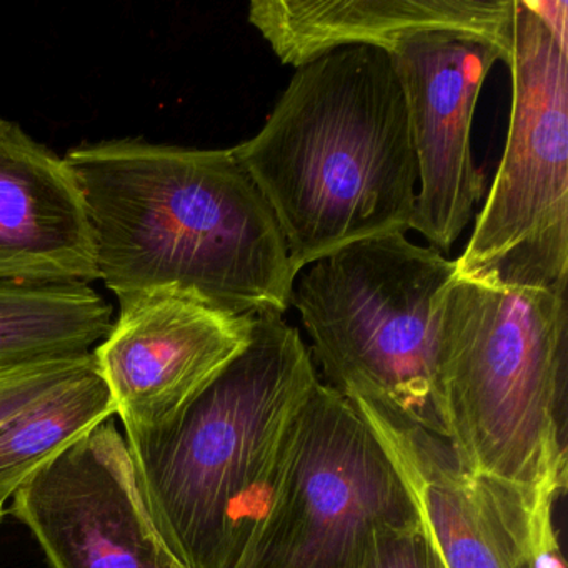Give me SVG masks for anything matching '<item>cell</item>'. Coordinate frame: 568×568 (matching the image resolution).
Segmentation results:
<instances>
[{"instance_id":"7c38bea8","label":"cell","mask_w":568,"mask_h":568,"mask_svg":"<svg viewBox=\"0 0 568 568\" xmlns=\"http://www.w3.org/2000/svg\"><path fill=\"white\" fill-rule=\"evenodd\" d=\"M248 21L297 69L337 49L390 54L422 34L478 39L510 55L514 0H254Z\"/></svg>"},{"instance_id":"2e32d148","label":"cell","mask_w":568,"mask_h":568,"mask_svg":"<svg viewBox=\"0 0 568 568\" xmlns=\"http://www.w3.org/2000/svg\"><path fill=\"white\" fill-rule=\"evenodd\" d=\"M92 352L0 365V424L94 364Z\"/></svg>"},{"instance_id":"ac0fdd59","label":"cell","mask_w":568,"mask_h":568,"mask_svg":"<svg viewBox=\"0 0 568 568\" xmlns=\"http://www.w3.org/2000/svg\"><path fill=\"white\" fill-rule=\"evenodd\" d=\"M9 498H11V495L6 494V491H0V520L4 517L6 501H8Z\"/></svg>"},{"instance_id":"277c9868","label":"cell","mask_w":568,"mask_h":568,"mask_svg":"<svg viewBox=\"0 0 568 568\" xmlns=\"http://www.w3.org/2000/svg\"><path fill=\"white\" fill-rule=\"evenodd\" d=\"M568 292L454 277L438 305L444 437L468 470L558 498L567 485Z\"/></svg>"},{"instance_id":"5b68a950","label":"cell","mask_w":568,"mask_h":568,"mask_svg":"<svg viewBox=\"0 0 568 568\" xmlns=\"http://www.w3.org/2000/svg\"><path fill=\"white\" fill-rule=\"evenodd\" d=\"M455 261L404 232L345 245L295 278L297 308L328 387L444 435L438 305Z\"/></svg>"},{"instance_id":"30bf717a","label":"cell","mask_w":568,"mask_h":568,"mask_svg":"<svg viewBox=\"0 0 568 568\" xmlns=\"http://www.w3.org/2000/svg\"><path fill=\"white\" fill-rule=\"evenodd\" d=\"M410 119L418 182L412 231L447 254L474 219L485 178L471 155L481 85L510 55L478 39L422 34L390 52Z\"/></svg>"},{"instance_id":"9a60e30c","label":"cell","mask_w":568,"mask_h":568,"mask_svg":"<svg viewBox=\"0 0 568 568\" xmlns=\"http://www.w3.org/2000/svg\"><path fill=\"white\" fill-rule=\"evenodd\" d=\"M115 415L98 364L0 424V491L14 495L39 467Z\"/></svg>"},{"instance_id":"8fae6325","label":"cell","mask_w":568,"mask_h":568,"mask_svg":"<svg viewBox=\"0 0 568 568\" xmlns=\"http://www.w3.org/2000/svg\"><path fill=\"white\" fill-rule=\"evenodd\" d=\"M119 304L118 322L92 354L125 437L171 424L251 341L254 317L187 295L158 292Z\"/></svg>"},{"instance_id":"4fadbf2b","label":"cell","mask_w":568,"mask_h":568,"mask_svg":"<svg viewBox=\"0 0 568 568\" xmlns=\"http://www.w3.org/2000/svg\"><path fill=\"white\" fill-rule=\"evenodd\" d=\"M99 281L84 199L64 159L0 118V284Z\"/></svg>"},{"instance_id":"52a82bcc","label":"cell","mask_w":568,"mask_h":568,"mask_svg":"<svg viewBox=\"0 0 568 568\" xmlns=\"http://www.w3.org/2000/svg\"><path fill=\"white\" fill-rule=\"evenodd\" d=\"M418 520L414 491L387 445L347 397L318 381L235 568H364L378 528Z\"/></svg>"},{"instance_id":"8992f818","label":"cell","mask_w":568,"mask_h":568,"mask_svg":"<svg viewBox=\"0 0 568 568\" xmlns=\"http://www.w3.org/2000/svg\"><path fill=\"white\" fill-rule=\"evenodd\" d=\"M568 4L514 0L510 122L455 277L568 292Z\"/></svg>"},{"instance_id":"e0dca14e","label":"cell","mask_w":568,"mask_h":568,"mask_svg":"<svg viewBox=\"0 0 568 568\" xmlns=\"http://www.w3.org/2000/svg\"><path fill=\"white\" fill-rule=\"evenodd\" d=\"M364 568H447L424 521L378 528Z\"/></svg>"},{"instance_id":"5bb4252c","label":"cell","mask_w":568,"mask_h":568,"mask_svg":"<svg viewBox=\"0 0 568 568\" xmlns=\"http://www.w3.org/2000/svg\"><path fill=\"white\" fill-rule=\"evenodd\" d=\"M112 317L89 285L0 284V365L92 352Z\"/></svg>"},{"instance_id":"3957f363","label":"cell","mask_w":568,"mask_h":568,"mask_svg":"<svg viewBox=\"0 0 568 568\" xmlns=\"http://www.w3.org/2000/svg\"><path fill=\"white\" fill-rule=\"evenodd\" d=\"M318 377L284 315L161 430L128 438L159 530L185 568H235L265 514L292 424Z\"/></svg>"},{"instance_id":"9c48e42d","label":"cell","mask_w":568,"mask_h":568,"mask_svg":"<svg viewBox=\"0 0 568 568\" xmlns=\"http://www.w3.org/2000/svg\"><path fill=\"white\" fill-rule=\"evenodd\" d=\"M404 471L447 568H564L557 498L468 470L444 435L352 402Z\"/></svg>"},{"instance_id":"6da1fadb","label":"cell","mask_w":568,"mask_h":568,"mask_svg":"<svg viewBox=\"0 0 568 568\" xmlns=\"http://www.w3.org/2000/svg\"><path fill=\"white\" fill-rule=\"evenodd\" d=\"M99 281L119 302L174 292L234 315H284L295 274L277 219L232 149L139 139L72 149Z\"/></svg>"},{"instance_id":"ba28073f","label":"cell","mask_w":568,"mask_h":568,"mask_svg":"<svg viewBox=\"0 0 568 568\" xmlns=\"http://www.w3.org/2000/svg\"><path fill=\"white\" fill-rule=\"evenodd\" d=\"M11 498L52 568H185L159 530L112 418L39 467Z\"/></svg>"},{"instance_id":"7a4b0ae2","label":"cell","mask_w":568,"mask_h":568,"mask_svg":"<svg viewBox=\"0 0 568 568\" xmlns=\"http://www.w3.org/2000/svg\"><path fill=\"white\" fill-rule=\"evenodd\" d=\"M232 152L274 211L297 275L345 245L412 231L410 119L381 49H337L298 68L264 128Z\"/></svg>"}]
</instances>
